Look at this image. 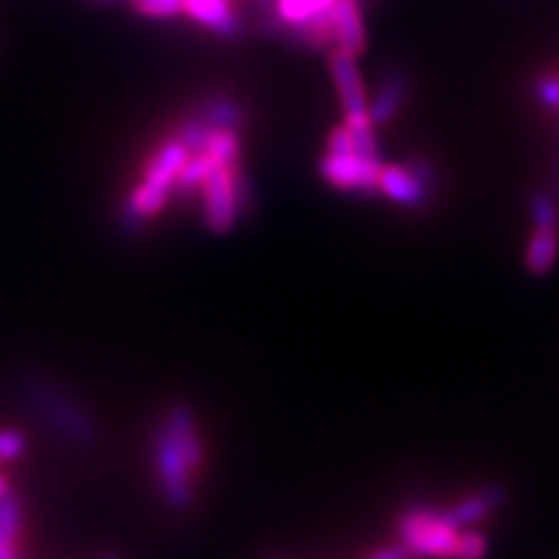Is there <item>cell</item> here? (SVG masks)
<instances>
[{"mask_svg": "<svg viewBox=\"0 0 559 559\" xmlns=\"http://www.w3.org/2000/svg\"><path fill=\"white\" fill-rule=\"evenodd\" d=\"M503 503H506V489L501 485H485L462 497L457 503H452L450 509H445V515L454 527L462 532L468 527H476V524L497 513Z\"/></svg>", "mask_w": 559, "mask_h": 559, "instance_id": "9c48e42d", "label": "cell"}, {"mask_svg": "<svg viewBox=\"0 0 559 559\" xmlns=\"http://www.w3.org/2000/svg\"><path fill=\"white\" fill-rule=\"evenodd\" d=\"M189 154H191L189 147L178 135L166 140V143H162V147L150 156V162L143 173V180L140 182L147 187H154V189H162V191H166V194H173L175 182H178V175H180L185 162L189 159Z\"/></svg>", "mask_w": 559, "mask_h": 559, "instance_id": "30bf717a", "label": "cell"}, {"mask_svg": "<svg viewBox=\"0 0 559 559\" xmlns=\"http://www.w3.org/2000/svg\"><path fill=\"white\" fill-rule=\"evenodd\" d=\"M559 261V229L534 226V231L524 245V269L532 275H548Z\"/></svg>", "mask_w": 559, "mask_h": 559, "instance_id": "4fadbf2b", "label": "cell"}, {"mask_svg": "<svg viewBox=\"0 0 559 559\" xmlns=\"http://www.w3.org/2000/svg\"><path fill=\"white\" fill-rule=\"evenodd\" d=\"M238 164H217L205 182L201 185V197H203V224L210 234L226 236L236 229L240 219V207H238V194H236V170Z\"/></svg>", "mask_w": 559, "mask_h": 559, "instance_id": "277c9868", "label": "cell"}, {"mask_svg": "<svg viewBox=\"0 0 559 559\" xmlns=\"http://www.w3.org/2000/svg\"><path fill=\"white\" fill-rule=\"evenodd\" d=\"M331 24H334L336 49H343L353 57H361L369 38H366L359 0H334V5H331Z\"/></svg>", "mask_w": 559, "mask_h": 559, "instance_id": "8fae6325", "label": "cell"}, {"mask_svg": "<svg viewBox=\"0 0 559 559\" xmlns=\"http://www.w3.org/2000/svg\"><path fill=\"white\" fill-rule=\"evenodd\" d=\"M98 559H124V557L117 555V552H103Z\"/></svg>", "mask_w": 559, "mask_h": 559, "instance_id": "d4e9b609", "label": "cell"}, {"mask_svg": "<svg viewBox=\"0 0 559 559\" xmlns=\"http://www.w3.org/2000/svg\"><path fill=\"white\" fill-rule=\"evenodd\" d=\"M326 152H334V154H353V138H349V131L345 124L336 127L334 131L329 133L326 138Z\"/></svg>", "mask_w": 559, "mask_h": 559, "instance_id": "603a6c76", "label": "cell"}, {"mask_svg": "<svg viewBox=\"0 0 559 559\" xmlns=\"http://www.w3.org/2000/svg\"><path fill=\"white\" fill-rule=\"evenodd\" d=\"M26 436L20 429H0V462H16L26 452Z\"/></svg>", "mask_w": 559, "mask_h": 559, "instance_id": "44dd1931", "label": "cell"}, {"mask_svg": "<svg viewBox=\"0 0 559 559\" xmlns=\"http://www.w3.org/2000/svg\"><path fill=\"white\" fill-rule=\"evenodd\" d=\"M396 536L411 550L413 557L452 559L460 530L448 520L445 511L415 506V509H408L399 518Z\"/></svg>", "mask_w": 559, "mask_h": 559, "instance_id": "3957f363", "label": "cell"}, {"mask_svg": "<svg viewBox=\"0 0 559 559\" xmlns=\"http://www.w3.org/2000/svg\"><path fill=\"white\" fill-rule=\"evenodd\" d=\"M185 16L215 35H234L240 26L234 0H185Z\"/></svg>", "mask_w": 559, "mask_h": 559, "instance_id": "7c38bea8", "label": "cell"}, {"mask_svg": "<svg viewBox=\"0 0 559 559\" xmlns=\"http://www.w3.org/2000/svg\"><path fill=\"white\" fill-rule=\"evenodd\" d=\"M98 3H105V0H98Z\"/></svg>", "mask_w": 559, "mask_h": 559, "instance_id": "4316f807", "label": "cell"}, {"mask_svg": "<svg viewBox=\"0 0 559 559\" xmlns=\"http://www.w3.org/2000/svg\"><path fill=\"white\" fill-rule=\"evenodd\" d=\"M135 14L147 20H180L185 16V0H129Z\"/></svg>", "mask_w": 559, "mask_h": 559, "instance_id": "ac0fdd59", "label": "cell"}, {"mask_svg": "<svg viewBox=\"0 0 559 559\" xmlns=\"http://www.w3.org/2000/svg\"><path fill=\"white\" fill-rule=\"evenodd\" d=\"M380 159H364L353 154L326 152L320 159V175L326 185L338 191H353V194H373L378 191Z\"/></svg>", "mask_w": 559, "mask_h": 559, "instance_id": "5b68a950", "label": "cell"}, {"mask_svg": "<svg viewBox=\"0 0 559 559\" xmlns=\"http://www.w3.org/2000/svg\"><path fill=\"white\" fill-rule=\"evenodd\" d=\"M152 457L154 476L159 483V492L168 511L187 513L194 503V471H191L185 452L175 443L164 419L156 423L152 431Z\"/></svg>", "mask_w": 559, "mask_h": 559, "instance_id": "7a4b0ae2", "label": "cell"}, {"mask_svg": "<svg viewBox=\"0 0 559 559\" xmlns=\"http://www.w3.org/2000/svg\"><path fill=\"white\" fill-rule=\"evenodd\" d=\"M331 5H334V0H275L280 22L299 33L312 22L326 16L331 12Z\"/></svg>", "mask_w": 559, "mask_h": 559, "instance_id": "5bb4252c", "label": "cell"}, {"mask_svg": "<svg viewBox=\"0 0 559 559\" xmlns=\"http://www.w3.org/2000/svg\"><path fill=\"white\" fill-rule=\"evenodd\" d=\"M264 559H283V557H264Z\"/></svg>", "mask_w": 559, "mask_h": 559, "instance_id": "484cf974", "label": "cell"}, {"mask_svg": "<svg viewBox=\"0 0 559 559\" xmlns=\"http://www.w3.org/2000/svg\"><path fill=\"white\" fill-rule=\"evenodd\" d=\"M164 425L168 427L170 436L175 439V443L180 445V450L185 452V457L191 466L194 474L203 468L205 464V448H203V439H201V429L197 423V415L182 401H175L164 413Z\"/></svg>", "mask_w": 559, "mask_h": 559, "instance_id": "ba28073f", "label": "cell"}, {"mask_svg": "<svg viewBox=\"0 0 559 559\" xmlns=\"http://www.w3.org/2000/svg\"><path fill=\"white\" fill-rule=\"evenodd\" d=\"M536 96L550 110H559V75H544L536 84Z\"/></svg>", "mask_w": 559, "mask_h": 559, "instance_id": "7402d4cb", "label": "cell"}, {"mask_svg": "<svg viewBox=\"0 0 559 559\" xmlns=\"http://www.w3.org/2000/svg\"><path fill=\"white\" fill-rule=\"evenodd\" d=\"M343 124L353 138V150L357 156L364 159H378V138H376V124L369 112L364 115H347Z\"/></svg>", "mask_w": 559, "mask_h": 559, "instance_id": "2e32d148", "label": "cell"}, {"mask_svg": "<svg viewBox=\"0 0 559 559\" xmlns=\"http://www.w3.org/2000/svg\"><path fill=\"white\" fill-rule=\"evenodd\" d=\"M530 217L534 226H548V229H559V205L557 199L546 194V191H536L530 197Z\"/></svg>", "mask_w": 559, "mask_h": 559, "instance_id": "d6986e66", "label": "cell"}, {"mask_svg": "<svg viewBox=\"0 0 559 559\" xmlns=\"http://www.w3.org/2000/svg\"><path fill=\"white\" fill-rule=\"evenodd\" d=\"M217 166V162L213 156L205 154L203 150L199 152H191L189 159L185 162L180 175H178V182H175V189L180 191V194H191V191H199L201 185L205 182V178Z\"/></svg>", "mask_w": 559, "mask_h": 559, "instance_id": "e0dca14e", "label": "cell"}, {"mask_svg": "<svg viewBox=\"0 0 559 559\" xmlns=\"http://www.w3.org/2000/svg\"><path fill=\"white\" fill-rule=\"evenodd\" d=\"M329 73H331V80H334L345 117L369 112V96H366V84L357 68V57L347 55L343 49L331 51Z\"/></svg>", "mask_w": 559, "mask_h": 559, "instance_id": "8992f818", "label": "cell"}, {"mask_svg": "<svg viewBox=\"0 0 559 559\" xmlns=\"http://www.w3.org/2000/svg\"><path fill=\"white\" fill-rule=\"evenodd\" d=\"M487 555V536L476 527L460 532L457 546H454L452 559H485Z\"/></svg>", "mask_w": 559, "mask_h": 559, "instance_id": "ffe728a7", "label": "cell"}, {"mask_svg": "<svg viewBox=\"0 0 559 559\" xmlns=\"http://www.w3.org/2000/svg\"><path fill=\"white\" fill-rule=\"evenodd\" d=\"M378 191L392 203L401 207H411V210L425 207L431 197V189L417 178V175L411 170V166H401V164L380 166Z\"/></svg>", "mask_w": 559, "mask_h": 559, "instance_id": "52a82bcc", "label": "cell"}, {"mask_svg": "<svg viewBox=\"0 0 559 559\" xmlns=\"http://www.w3.org/2000/svg\"><path fill=\"white\" fill-rule=\"evenodd\" d=\"M20 394L28 411L55 431L63 443L80 450L96 445L98 425L94 415L59 382L40 373H26L20 378Z\"/></svg>", "mask_w": 559, "mask_h": 559, "instance_id": "6da1fadb", "label": "cell"}, {"mask_svg": "<svg viewBox=\"0 0 559 559\" xmlns=\"http://www.w3.org/2000/svg\"><path fill=\"white\" fill-rule=\"evenodd\" d=\"M203 152L213 156L217 164H238L240 162V133L231 127H213L203 143Z\"/></svg>", "mask_w": 559, "mask_h": 559, "instance_id": "9a60e30c", "label": "cell"}, {"mask_svg": "<svg viewBox=\"0 0 559 559\" xmlns=\"http://www.w3.org/2000/svg\"><path fill=\"white\" fill-rule=\"evenodd\" d=\"M366 559H413V555H411V550L399 540V544L384 546V548L376 550L373 555H369Z\"/></svg>", "mask_w": 559, "mask_h": 559, "instance_id": "cb8c5ba5", "label": "cell"}]
</instances>
